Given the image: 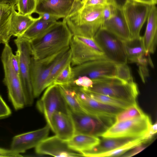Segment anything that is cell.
Here are the masks:
<instances>
[{"mask_svg":"<svg viewBox=\"0 0 157 157\" xmlns=\"http://www.w3.org/2000/svg\"><path fill=\"white\" fill-rule=\"evenodd\" d=\"M11 111L0 95V119L10 116Z\"/></svg>","mask_w":157,"mask_h":157,"instance_id":"74e56055","label":"cell"},{"mask_svg":"<svg viewBox=\"0 0 157 157\" xmlns=\"http://www.w3.org/2000/svg\"><path fill=\"white\" fill-rule=\"evenodd\" d=\"M116 76L124 80H133L130 68L126 63H116Z\"/></svg>","mask_w":157,"mask_h":157,"instance_id":"836d02e7","label":"cell"},{"mask_svg":"<svg viewBox=\"0 0 157 157\" xmlns=\"http://www.w3.org/2000/svg\"><path fill=\"white\" fill-rule=\"evenodd\" d=\"M117 7L113 4H110L104 7L103 12V22L108 20L114 16Z\"/></svg>","mask_w":157,"mask_h":157,"instance_id":"d590c367","label":"cell"},{"mask_svg":"<svg viewBox=\"0 0 157 157\" xmlns=\"http://www.w3.org/2000/svg\"><path fill=\"white\" fill-rule=\"evenodd\" d=\"M69 48L40 59H36L32 56L30 72L34 98L39 96L46 88V82L52 69Z\"/></svg>","mask_w":157,"mask_h":157,"instance_id":"52a82bcc","label":"cell"},{"mask_svg":"<svg viewBox=\"0 0 157 157\" xmlns=\"http://www.w3.org/2000/svg\"><path fill=\"white\" fill-rule=\"evenodd\" d=\"M138 138L139 137H102V139H100L98 144L92 149L82 154L83 156L97 157L100 154L113 150Z\"/></svg>","mask_w":157,"mask_h":157,"instance_id":"ffe728a7","label":"cell"},{"mask_svg":"<svg viewBox=\"0 0 157 157\" xmlns=\"http://www.w3.org/2000/svg\"><path fill=\"white\" fill-rule=\"evenodd\" d=\"M152 5L128 0L122 9L131 39L140 36L141 29L147 19Z\"/></svg>","mask_w":157,"mask_h":157,"instance_id":"8fae6325","label":"cell"},{"mask_svg":"<svg viewBox=\"0 0 157 157\" xmlns=\"http://www.w3.org/2000/svg\"><path fill=\"white\" fill-rule=\"evenodd\" d=\"M82 107L86 113L101 116L116 117L125 109L100 102L92 98L81 87L72 86Z\"/></svg>","mask_w":157,"mask_h":157,"instance_id":"9a60e30c","label":"cell"},{"mask_svg":"<svg viewBox=\"0 0 157 157\" xmlns=\"http://www.w3.org/2000/svg\"><path fill=\"white\" fill-rule=\"evenodd\" d=\"M56 135L67 141L75 134L74 122L69 113L56 112L52 115L49 125Z\"/></svg>","mask_w":157,"mask_h":157,"instance_id":"ac0fdd59","label":"cell"},{"mask_svg":"<svg viewBox=\"0 0 157 157\" xmlns=\"http://www.w3.org/2000/svg\"><path fill=\"white\" fill-rule=\"evenodd\" d=\"M36 105L39 110L44 115L49 126L51 117L55 112L69 113V108L58 86L55 84L46 88L41 98L37 101Z\"/></svg>","mask_w":157,"mask_h":157,"instance_id":"7c38bea8","label":"cell"},{"mask_svg":"<svg viewBox=\"0 0 157 157\" xmlns=\"http://www.w3.org/2000/svg\"><path fill=\"white\" fill-rule=\"evenodd\" d=\"M50 128L47 124L38 130L17 135L11 142L10 149L18 153L36 147L43 140L47 137Z\"/></svg>","mask_w":157,"mask_h":157,"instance_id":"e0dca14e","label":"cell"},{"mask_svg":"<svg viewBox=\"0 0 157 157\" xmlns=\"http://www.w3.org/2000/svg\"><path fill=\"white\" fill-rule=\"evenodd\" d=\"M72 36L64 20L57 21L42 35L29 41L32 56L40 59L68 48Z\"/></svg>","mask_w":157,"mask_h":157,"instance_id":"6da1fadb","label":"cell"},{"mask_svg":"<svg viewBox=\"0 0 157 157\" xmlns=\"http://www.w3.org/2000/svg\"><path fill=\"white\" fill-rule=\"evenodd\" d=\"M149 140L146 139L145 136L139 137L113 150L100 154L98 155L97 157L120 156L135 147L143 143L147 142Z\"/></svg>","mask_w":157,"mask_h":157,"instance_id":"f546056e","label":"cell"},{"mask_svg":"<svg viewBox=\"0 0 157 157\" xmlns=\"http://www.w3.org/2000/svg\"><path fill=\"white\" fill-rule=\"evenodd\" d=\"M73 80L72 67L70 62L57 76L53 82L52 84L57 85H68L72 82Z\"/></svg>","mask_w":157,"mask_h":157,"instance_id":"1f68e13d","label":"cell"},{"mask_svg":"<svg viewBox=\"0 0 157 157\" xmlns=\"http://www.w3.org/2000/svg\"><path fill=\"white\" fill-rule=\"evenodd\" d=\"M146 114L138 105L133 104L124 109L115 117L116 122H119L142 117Z\"/></svg>","mask_w":157,"mask_h":157,"instance_id":"4dcf8cb0","label":"cell"},{"mask_svg":"<svg viewBox=\"0 0 157 157\" xmlns=\"http://www.w3.org/2000/svg\"><path fill=\"white\" fill-rule=\"evenodd\" d=\"M23 156L21 154L15 152L11 150L0 147V157H21Z\"/></svg>","mask_w":157,"mask_h":157,"instance_id":"ab89813d","label":"cell"},{"mask_svg":"<svg viewBox=\"0 0 157 157\" xmlns=\"http://www.w3.org/2000/svg\"><path fill=\"white\" fill-rule=\"evenodd\" d=\"M35 151L40 155H46L55 157L83 156L80 153L70 148L67 141L56 135L47 137L35 147Z\"/></svg>","mask_w":157,"mask_h":157,"instance_id":"2e32d148","label":"cell"},{"mask_svg":"<svg viewBox=\"0 0 157 157\" xmlns=\"http://www.w3.org/2000/svg\"><path fill=\"white\" fill-rule=\"evenodd\" d=\"M128 0H112L114 5L117 8L122 9Z\"/></svg>","mask_w":157,"mask_h":157,"instance_id":"7bdbcfd3","label":"cell"},{"mask_svg":"<svg viewBox=\"0 0 157 157\" xmlns=\"http://www.w3.org/2000/svg\"><path fill=\"white\" fill-rule=\"evenodd\" d=\"M123 41L127 62L138 63L146 56L143 36Z\"/></svg>","mask_w":157,"mask_h":157,"instance_id":"7402d4cb","label":"cell"},{"mask_svg":"<svg viewBox=\"0 0 157 157\" xmlns=\"http://www.w3.org/2000/svg\"><path fill=\"white\" fill-rule=\"evenodd\" d=\"M39 15V17L40 20L46 21H57L60 19L59 17L48 13H43Z\"/></svg>","mask_w":157,"mask_h":157,"instance_id":"b9f144b4","label":"cell"},{"mask_svg":"<svg viewBox=\"0 0 157 157\" xmlns=\"http://www.w3.org/2000/svg\"><path fill=\"white\" fill-rule=\"evenodd\" d=\"M19 56V77L24 91L25 106L33 104L35 98L31 83L30 66L32 56L29 41L22 36L14 40Z\"/></svg>","mask_w":157,"mask_h":157,"instance_id":"ba28073f","label":"cell"},{"mask_svg":"<svg viewBox=\"0 0 157 157\" xmlns=\"http://www.w3.org/2000/svg\"><path fill=\"white\" fill-rule=\"evenodd\" d=\"M81 3L82 6L95 5L104 6L110 4H114L112 0H82Z\"/></svg>","mask_w":157,"mask_h":157,"instance_id":"8d00e7d4","label":"cell"},{"mask_svg":"<svg viewBox=\"0 0 157 157\" xmlns=\"http://www.w3.org/2000/svg\"><path fill=\"white\" fill-rule=\"evenodd\" d=\"M37 0H17L15 6L18 13L23 15H31L35 10Z\"/></svg>","mask_w":157,"mask_h":157,"instance_id":"d6a6232c","label":"cell"},{"mask_svg":"<svg viewBox=\"0 0 157 157\" xmlns=\"http://www.w3.org/2000/svg\"><path fill=\"white\" fill-rule=\"evenodd\" d=\"M144 35L143 36L146 56L153 53L157 44V9L156 4L152 5L147 18Z\"/></svg>","mask_w":157,"mask_h":157,"instance_id":"d6986e66","label":"cell"},{"mask_svg":"<svg viewBox=\"0 0 157 157\" xmlns=\"http://www.w3.org/2000/svg\"><path fill=\"white\" fill-rule=\"evenodd\" d=\"M17 0H0V4L16 7Z\"/></svg>","mask_w":157,"mask_h":157,"instance_id":"ee69618b","label":"cell"},{"mask_svg":"<svg viewBox=\"0 0 157 157\" xmlns=\"http://www.w3.org/2000/svg\"><path fill=\"white\" fill-rule=\"evenodd\" d=\"M58 85L63 98L71 110L76 112H86L80 104L76 91L72 86L70 85Z\"/></svg>","mask_w":157,"mask_h":157,"instance_id":"484cf974","label":"cell"},{"mask_svg":"<svg viewBox=\"0 0 157 157\" xmlns=\"http://www.w3.org/2000/svg\"><path fill=\"white\" fill-rule=\"evenodd\" d=\"M147 142L143 143L132 148V150L130 152L127 153L124 157H131L133 156L144 149L147 147L144 144Z\"/></svg>","mask_w":157,"mask_h":157,"instance_id":"60d3db41","label":"cell"},{"mask_svg":"<svg viewBox=\"0 0 157 157\" xmlns=\"http://www.w3.org/2000/svg\"><path fill=\"white\" fill-rule=\"evenodd\" d=\"M14 55L12 53L11 55V60L12 66L16 73L19 75L20 59L18 53L16 51Z\"/></svg>","mask_w":157,"mask_h":157,"instance_id":"f35d334b","label":"cell"},{"mask_svg":"<svg viewBox=\"0 0 157 157\" xmlns=\"http://www.w3.org/2000/svg\"><path fill=\"white\" fill-rule=\"evenodd\" d=\"M73 80L85 76L92 81L106 77L116 76V63L106 59L87 62L72 67Z\"/></svg>","mask_w":157,"mask_h":157,"instance_id":"4fadbf2b","label":"cell"},{"mask_svg":"<svg viewBox=\"0 0 157 157\" xmlns=\"http://www.w3.org/2000/svg\"><path fill=\"white\" fill-rule=\"evenodd\" d=\"M77 1L80 2H81L82 0H76Z\"/></svg>","mask_w":157,"mask_h":157,"instance_id":"bcb514c9","label":"cell"},{"mask_svg":"<svg viewBox=\"0 0 157 157\" xmlns=\"http://www.w3.org/2000/svg\"><path fill=\"white\" fill-rule=\"evenodd\" d=\"M81 88L92 98L105 104L123 109L126 108L133 104L104 94L90 91L82 88Z\"/></svg>","mask_w":157,"mask_h":157,"instance_id":"83f0119b","label":"cell"},{"mask_svg":"<svg viewBox=\"0 0 157 157\" xmlns=\"http://www.w3.org/2000/svg\"><path fill=\"white\" fill-rule=\"evenodd\" d=\"M93 84V81L87 76H78L74 79L72 82L68 85L72 86L88 88L92 86Z\"/></svg>","mask_w":157,"mask_h":157,"instance_id":"e575fe53","label":"cell"},{"mask_svg":"<svg viewBox=\"0 0 157 157\" xmlns=\"http://www.w3.org/2000/svg\"><path fill=\"white\" fill-rule=\"evenodd\" d=\"M104 6H82L63 18L73 36L94 38L103 23Z\"/></svg>","mask_w":157,"mask_h":157,"instance_id":"7a4b0ae2","label":"cell"},{"mask_svg":"<svg viewBox=\"0 0 157 157\" xmlns=\"http://www.w3.org/2000/svg\"><path fill=\"white\" fill-rule=\"evenodd\" d=\"M94 38L107 59L116 63H127L123 41L119 37L101 27Z\"/></svg>","mask_w":157,"mask_h":157,"instance_id":"30bf717a","label":"cell"},{"mask_svg":"<svg viewBox=\"0 0 157 157\" xmlns=\"http://www.w3.org/2000/svg\"><path fill=\"white\" fill-rule=\"evenodd\" d=\"M37 18H33L31 15H23L14 10L10 22L9 34L11 36H21Z\"/></svg>","mask_w":157,"mask_h":157,"instance_id":"603a6c76","label":"cell"},{"mask_svg":"<svg viewBox=\"0 0 157 157\" xmlns=\"http://www.w3.org/2000/svg\"><path fill=\"white\" fill-rule=\"evenodd\" d=\"M70 48L72 67L91 61L107 59L94 38L73 36Z\"/></svg>","mask_w":157,"mask_h":157,"instance_id":"8992f818","label":"cell"},{"mask_svg":"<svg viewBox=\"0 0 157 157\" xmlns=\"http://www.w3.org/2000/svg\"><path fill=\"white\" fill-rule=\"evenodd\" d=\"M56 21H44L38 17L21 36L31 40L44 33Z\"/></svg>","mask_w":157,"mask_h":157,"instance_id":"4316f807","label":"cell"},{"mask_svg":"<svg viewBox=\"0 0 157 157\" xmlns=\"http://www.w3.org/2000/svg\"><path fill=\"white\" fill-rule=\"evenodd\" d=\"M82 6L81 2L76 0H37L34 13H48L64 18Z\"/></svg>","mask_w":157,"mask_h":157,"instance_id":"5bb4252c","label":"cell"},{"mask_svg":"<svg viewBox=\"0 0 157 157\" xmlns=\"http://www.w3.org/2000/svg\"><path fill=\"white\" fill-rule=\"evenodd\" d=\"M69 113L74 122L75 134L101 136L116 122L115 117L95 115L69 109Z\"/></svg>","mask_w":157,"mask_h":157,"instance_id":"5b68a950","label":"cell"},{"mask_svg":"<svg viewBox=\"0 0 157 157\" xmlns=\"http://www.w3.org/2000/svg\"><path fill=\"white\" fill-rule=\"evenodd\" d=\"M92 81L93 84L91 86L83 88L132 104L136 103L139 90L137 84L133 80L128 81L116 76H113Z\"/></svg>","mask_w":157,"mask_h":157,"instance_id":"3957f363","label":"cell"},{"mask_svg":"<svg viewBox=\"0 0 157 157\" xmlns=\"http://www.w3.org/2000/svg\"><path fill=\"white\" fill-rule=\"evenodd\" d=\"M71 53L70 48L52 69L46 82V88L52 84L53 82L60 73L71 62Z\"/></svg>","mask_w":157,"mask_h":157,"instance_id":"f1b7e54d","label":"cell"},{"mask_svg":"<svg viewBox=\"0 0 157 157\" xmlns=\"http://www.w3.org/2000/svg\"><path fill=\"white\" fill-rule=\"evenodd\" d=\"M149 117H142L115 122L100 137H140L145 136L152 124Z\"/></svg>","mask_w":157,"mask_h":157,"instance_id":"9c48e42d","label":"cell"},{"mask_svg":"<svg viewBox=\"0 0 157 157\" xmlns=\"http://www.w3.org/2000/svg\"><path fill=\"white\" fill-rule=\"evenodd\" d=\"M16 7L0 4V44L8 43L10 19Z\"/></svg>","mask_w":157,"mask_h":157,"instance_id":"d4e9b609","label":"cell"},{"mask_svg":"<svg viewBox=\"0 0 157 157\" xmlns=\"http://www.w3.org/2000/svg\"><path fill=\"white\" fill-rule=\"evenodd\" d=\"M4 44L1 56L4 72L3 82L7 87L9 100L14 109L18 110L25 106L24 94L19 75L12 65V49L8 43Z\"/></svg>","mask_w":157,"mask_h":157,"instance_id":"277c9868","label":"cell"},{"mask_svg":"<svg viewBox=\"0 0 157 157\" xmlns=\"http://www.w3.org/2000/svg\"><path fill=\"white\" fill-rule=\"evenodd\" d=\"M100 141L98 137L75 134L67 142L70 148L82 154L92 149L98 144Z\"/></svg>","mask_w":157,"mask_h":157,"instance_id":"cb8c5ba5","label":"cell"},{"mask_svg":"<svg viewBox=\"0 0 157 157\" xmlns=\"http://www.w3.org/2000/svg\"><path fill=\"white\" fill-rule=\"evenodd\" d=\"M101 27L113 33L123 41L131 39L122 9L117 8L114 16L104 22Z\"/></svg>","mask_w":157,"mask_h":157,"instance_id":"44dd1931","label":"cell"},{"mask_svg":"<svg viewBox=\"0 0 157 157\" xmlns=\"http://www.w3.org/2000/svg\"><path fill=\"white\" fill-rule=\"evenodd\" d=\"M133 1L144 3L151 5L156 4L157 0H131Z\"/></svg>","mask_w":157,"mask_h":157,"instance_id":"f6af8a7d","label":"cell"}]
</instances>
